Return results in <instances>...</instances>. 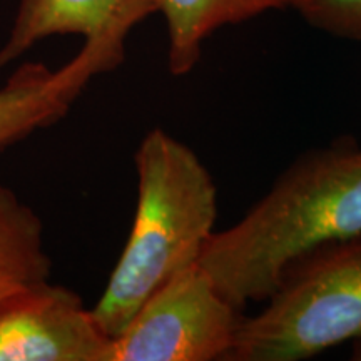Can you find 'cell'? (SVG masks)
<instances>
[{"instance_id": "6da1fadb", "label": "cell", "mask_w": 361, "mask_h": 361, "mask_svg": "<svg viewBox=\"0 0 361 361\" xmlns=\"http://www.w3.org/2000/svg\"><path fill=\"white\" fill-rule=\"evenodd\" d=\"M361 234V149L306 152L200 256L216 288L238 310L264 303L301 256Z\"/></svg>"}, {"instance_id": "7a4b0ae2", "label": "cell", "mask_w": 361, "mask_h": 361, "mask_svg": "<svg viewBox=\"0 0 361 361\" xmlns=\"http://www.w3.org/2000/svg\"><path fill=\"white\" fill-rule=\"evenodd\" d=\"M134 164L137 204L133 228L92 308L99 326L112 340L152 291L176 271L200 261L218 218L213 176L191 147L164 129L144 135Z\"/></svg>"}, {"instance_id": "3957f363", "label": "cell", "mask_w": 361, "mask_h": 361, "mask_svg": "<svg viewBox=\"0 0 361 361\" xmlns=\"http://www.w3.org/2000/svg\"><path fill=\"white\" fill-rule=\"evenodd\" d=\"M226 361H301L361 336V234L296 259Z\"/></svg>"}, {"instance_id": "277c9868", "label": "cell", "mask_w": 361, "mask_h": 361, "mask_svg": "<svg viewBox=\"0 0 361 361\" xmlns=\"http://www.w3.org/2000/svg\"><path fill=\"white\" fill-rule=\"evenodd\" d=\"M241 313L196 261L151 293L112 340L111 361H226Z\"/></svg>"}, {"instance_id": "5b68a950", "label": "cell", "mask_w": 361, "mask_h": 361, "mask_svg": "<svg viewBox=\"0 0 361 361\" xmlns=\"http://www.w3.org/2000/svg\"><path fill=\"white\" fill-rule=\"evenodd\" d=\"M104 333L78 293L47 281L0 305V361H111Z\"/></svg>"}, {"instance_id": "8992f818", "label": "cell", "mask_w": 361, "mask_h": 361, "mask_svg": "<svg viewBox=\"0 0 361 361\" xmlns=\"http://www.w3.org/2000/svg\"><path fill=\"white\" fill-rule=\"evenodd\" d=\"M156 12V0H19L0 47V69L52 35H80L84 47L116 69L130 30Z\"/></svg>"}, {"instance_id": "52a82bcc", "label": "cell", "mask_w": 361, "mask_h": 361, "mask_svg": "<svg viewBox=\"0 0 361 361\" xmlns=\"http://www.w3.org/2000/svg\"><path fill=\"white\" fill-rule=\"evenodd\" d=\"M104 72L109 69L102 59L85 47L61 69L42 62L17 67L0 87V149L61 121L89 80Z\"/></svg>"}, {"instance_id": "ba28073f", "label": "cell", "mask_w": 361, "mask_h": 361, "mask_svg": "<svg viewBox=\"0 0 361 361\" xmlns=\"http://www.w3.org/2000/svg\"><path fill=\"white\" fill-rule=\"evenodd\" d=\"M295 0H156L168 29V66L176 78L192 72L202 45L216 30L273 11L291 8Z\"/></svg>"}, {"instance_id": "9c48e42d", "label": "cell", "mask_w": 361, "mask_h": 361, "mask_svg": "<svg viewBox=\"0 0 361 361\" xmlns=\"http://www.w3.org/2000/svg\"><path fill=\"white\" fill-rule=\"evenodd\" d=\"M51 271L44 221L0 180V305L51 279Z\"/></svg>"}, {"instance_id": "30bf717a", "label": "cell", "mask_w": 361, "mask_h": 361, "mask_svg": "<svg viewBox=\"0 0 361 361\" xmlns=\"http://www.w3.org/2000/svg\"><path fill=\"white\" fill-rule=\"evenodd\" d=\"M291 8L322 32L361 40V0H295Z\"/></svg>"}, {"instance_id": "8fae6325", "label": "cell", "mask_w": 361, "mask_h": 361, "mask_svg": "<svg viewBox=\"0 0 361 361\" xmlns=\"http://www.w3.org/2000/svg\"><path fill=\"white\" fill-rule=\"evenodd\" d=\"M351 345H353V348H351V360L361 361V336L351 341Z\"/></svg>"}]
</instances>
